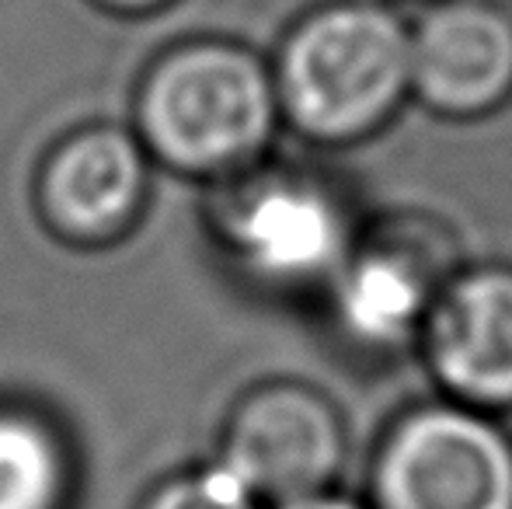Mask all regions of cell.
<instances>
[{
	"label": "cell",
	"mask_w": 512,
	"mask_h": 509,
	"mask_svg": "<svg viewBox=\"0 0 512 509\" xmlns=\"http://www.w3.org/2000/svg\"><path fill=\"white\" fill-rule=\"evenodd\" d=\"M432 377L467 408L512 412V269L478 265L439 290L422 325Z\"/></svg>",
	"instance_id": "7"
},
{
	"label": "cell",
	"mask_w": 512,
	"mask_h": 509,
	"mask_svg": "<svg viewBox=\"0 0 512 509\" xmlns=\"http://www.w3.org/2000/svg\"><path fill=\"white\" fill-rule=\"evenodd\" d=\"M255 496L220 461L168 482L147 509H258Z\"/></svg>",
	"instance_id": "11"
},
{
	"label": "cell",
	"mask_w": 512,
	"mask_h": 509,
	"mask_svg": "<svg viewBox=\"0 0 512 509\" xmlns=\"http://www.w3.org/2000/svg\"><path fill=\"white\" fill-rule=\"evenodd\" d=\"M216 461L258 503L321 496L345 464V426L328 398L297 384L265 387L234 412Z\"/></svg>",
	"instance_id": "5"
},
{
	"label": "cell",
	"mask_w": 512,
	"mask_h": 509,
	"mask_svg": "<svg viewBox=\"0 0 512 509\" xmlns=\"http://www.w3.org/2000/svg\"><path fill=\"white\" fill-rule=\"evenodd\" d=\"M276 95L265 67L234 46H189L147 77L140 126L157 157L182 171L234 168L265 147Z\"/></svg>",
	"instance_id": "2"
},
{
	"label": "cell",
	"mask_w": 512,
	"mask_h": 509,
	"mask_svg": "<svg viewBox=\"0 0 512 509\" xmlns=\"http://www.w3.org/2000/svg\"><path fill=\"white\" fill-rule=\"evenodd\" d=\"M143 154L119 129H91L53 157L42 199L60 231L74 238L115 234L143 196Z\"/></svg>",
	"instance_id": "9"
},
{
	"label": "cell",
	"mask_w": 512,
	"mask_h": 509,
	"mask_svg": "<svg viewBox=\"0 0 512 509\" xmlns=\"http://www.w3.org/2000/svg\"><path fill=\"white\" fill-rule=\"evenodd\" d=\"M279 509H363V506L352 503V499H345V496H328V492H321V496L300 499V503L279 506Z\"/></svg>",
	"instance_id": "12"
},
{
	"label": "cell",
	"mask_w": 512,
	"mask_h": 509,
	"mask_svg": "<svg viewBox=\"0 0 512 509\" xmlns=\"http://www.w3.org/2000/svg\"><path fill=\"white\" fill-rule=\"evenodd\" d=\"M276 84L290 123L310 140H366L411 84L405 21L370 0L317 7L286 35Z\"/></svg>",
	"instance_id": "1"
},
{
	"label": "cell",
	"mask_w": 512,
	"mask_h": 509,
	"mask_svg": "<svg viewBox=\"0 0 512 509\" xmlns=\"http://www.w3.org/2000/svg\"><path fill=\"white\" fill-rule=\"evenodd\" d=\"M380 509H512V433L467 405H422L387 433Z\"/></svg>",
	"instance_id": "3"
},
{
	"label": "cell",
	"mask_w": 512,
	"mask_h": 509,
	"mask_svg": "<svg viewBox=\"0 0 512 509\" xmlns=\"http://www.w3.org/2000/svg\"><path fill=\"white\" fill-rule=\"evenodd\" d=\"M67 457L49 426L0 412V509H60Z\"/></svg>",
	"instance_id": "10"
},
{
	"label": "cell",
	"mask_w": 512,
	"mask_h": 509,
	"mask_svg": "<svg viewBox=\"0 0 512 509\" xmlns=\"http://www.w3.org/2000/svg\"><path fill=\"white\" fill-rule=\"evenodd\" d=\"M234 258L265 286H328L356 248L345 203L300 171H265L223 210Z\"/></svg>",
	"instance_id": "4"
},
{
	"label": "cell",
	"mask_w": 512,
	"mask_h": 509,
	"mask_svg": "<svg viewBox=\"0 0 512 509\" xmlns=\"http://www.w3.org/2000/svg\"><path fill=\"white\" fill-rule=\"evenodd\" d=\"M108 7H119V11H143V7H157L164 0H102Z\"/></svg>",
	"instance_id": "13"
},
{
	"label": "cell",
	"mask_w": 512,
	"mask_h": 509,
	"mask_svg": "<svg viewBox=\"0 0 512 509\" xmlns=\"http://www.w3.org/2000/svg\"><path fill=\"white\" fill-rule=\"evenodd\" d=\"M411 88L429 112L474 119L512 95V14L492 0H439L408 32Z\"/></svg>",
	"instance_id": "6"
},
{
	"label": "cell",
	"mask_w": 512,
	"mask_h": 509,
	"mask_svg": "<svg viewBox=\"0 0 512 509\" xmlns=\"http://www.w3.org/2000/svg\"><path fill=\"white\" fill-rule=\"evenodd\" d=\"M436 272L432 258L408 252L401 241H356L324 293L349 342L401 349L436 304Z\"/></svg>",
	"instance_id": "8"
}]
</instances>
